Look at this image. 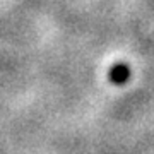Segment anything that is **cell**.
I'll return each instance as SVG.
<instances>
[{
  "label": "cell",
  "instance_id": "cell-1",
  "mask_svg": "<svg viewBox=\"0 0 154 154\" xmlns=\"http://www.w3.org/2000/svg\"><path fill=\"white\" fill-rule=\"evenodd\" d=\"M108 77H110V81L113 84H125L128 81V77H130V69L127 63H115V65L110 69L108 72Z\"/></svg>",
  "mask_w": 154,
  "mask_h": 154
}]
</instances>
